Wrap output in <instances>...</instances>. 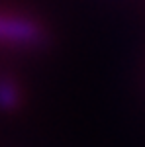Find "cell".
Listing matches in <instances>:
<instances>
[{"instance_id": "6da1fadb", "label": "cell", "mask_w": 145, "mask_h": 147, "mask_svg": "<svg viewBox=\"0 0 145 147\" xmlns=\"http://www.w3.org/2000/svg\"><path fill=\"white\" fill-rule=\"evenodd\" d=\"M0 41L18 45H37L43 41V30L32 20L0 16Z\"/></svg>"}]
</instances>
